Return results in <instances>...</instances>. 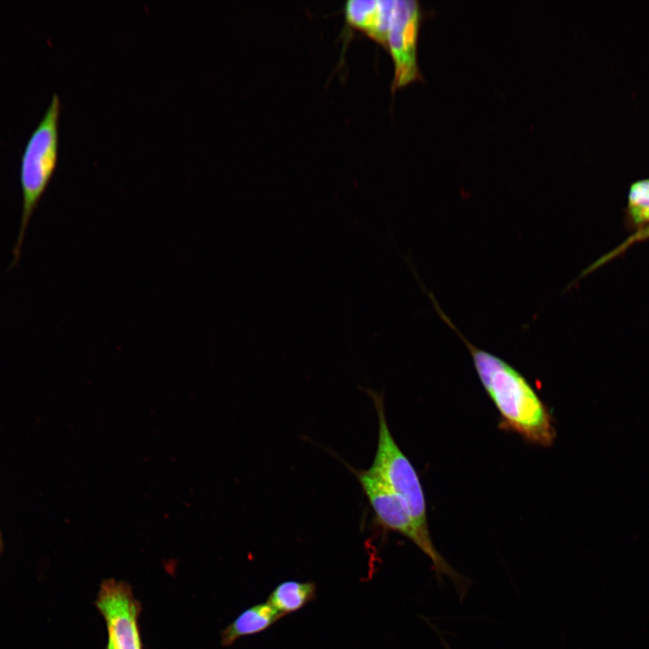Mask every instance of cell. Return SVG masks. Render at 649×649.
<instances>
[{"label": "cell", "instance_id": "3957f363", "mask_svg": "<svg viewBox=\"0 0 649 649\" xmlns=\"http://www.w3.org/2000/svg\"><path fill=\"white\" fill-rule=\"evenodd\" d=\"M358 479L376 519L385 528L412 541L432 562L439 581L448 578L460 598L467 594L470 580L453 569L434 545L430 533L422 531L414 520L407 503L377 474L369 470H352Z\"/></svg>", "mask_w": 649, "mask_h": 649}, {"label": "cell", "instance_id": "7a4b0ae2", "mask_svg": "<svg viewBox=\"0 0 649 649\" xmlns=\"http://www.w3.org/2000/svg\"><path fill=\"white\" fill-rule=\"evenodd\" d=\"M60 109L59 96L53 94L46 112L28 138L21 156L20 183L23 205L12 265H15L21 257L31 218L57 165Z\"/></svg>", "mask_w": 649, "mask_h": 649}, {"label": "cell", "instance_id": "30bf717a", "mask_svg": "<svg viewBox=\"0 0 649 649\" xmlns=\"http://www.w3.org/2000/svg\"><path fill=\"white\" fill-rule=\"evenodd\" d=\"M628 209L635 224L649 222V180H639L630 188Z\"/></svg>", "mask_w": 649, "mask_h": 649}, {"label": "cell", "instance_id": "5b68a950", "mask_svg": "<svg viewBox=\"0 0 649 649\" xmlns=\"http://www.w3.org/2000/svg\"><path fill=\"white\" fill-rule=\"evenodd\" d=\"M421 7L416 0H394L385 49L394 63L392 92L421 78L417 42Z\"/></svg>", "mask_w": 649, "mask_h": 649}, {"label": "cell", "instance_id": "ba28073f", "mask_svg": "<svg viewBox=\"0 0 649 649\" xmlns=\"http://www.w3.org/2000/svg\"><path fill=\"white\" fill-rule=\"evenodd\" d=\"M282 616L267 601L242 612L222 633V644L230 645L237 639L264 631Z\"/></svg>", "mask_w": 649, "mask_h": 649}, {"label": "cell", "instance_id": "277c9868", "mask_svg": "<svg viewBox=\"0 0 649 649\" xmlns=\"http://www.w3.org/2000/svg\"><path fill=\"white\" fill-rule=\"evenodd\" d=\"M367 392L373 400L379 425L377 449L369 469L407 503L419 528L429 533L425 497L418 474L392 436L383 397L372 390Z\"/></svg>", "mask_w": 649, "mask_h": 649}, {"label": "cell", "instance_id": "9c48e42d", "mask_svg": "<svg viewBox=\"0 0 649 649\" xmlns=\"http://www.w3.org/2000/svg\"><path fill=\"white\" fill-rule=\"evenodd\" d=\"M315 590L313 582L287 580L277 585L266 601L283 617L300 609L314 599Z\"/></svg>", "mask_w": 649, "mask_h": 649}, {"label": "cell", "instance_id": "52a82bcc", "mask_svg": "<svg viewBox=\"0 0 649 649\" xmlns=\"http://www.w3.org/2000/svg\"><path fill=\"white\" fill-rule=\"evenodd\" d=\"M393 5L394 0H349L343 6L345 21L385 47Z\"/></svg>", "mask_w": 649, "mask_h": 649}, {"label": "cell", "instance_id": "8992f818", "mask_svg": "<svg viewBox=\"0 0 649 649\" xmlns=\"http://www.w3.org/2000/svg\"><path fill=\"white\" fill-rule=\"evenodd\" d=\"M95 604L106 623L107 649H142L138 629L141 608L129 584L105 580Z\"/></svg>", "mask_w": 649, "mask_h": 649}, {"label": "cell", "instance_id": "6da1fadb", "mask_svg": "<svg viewBox=\"0 0 649 649\" xmlns=\"http://www.w3.org/2000/svg\"><path fill=\"white\" fill-rule=\"evenodd\" d=\"M431 300L443 320L468 348L480 380L500 416V427L526 441L549 447L556 438L553 418L535 389L514 367L501 358L476 347L443 312L432 294Z\"/></svg>", "mask_w": 649, "mask_h": 649}, {"label": "cell", "instance_id": "8fae6325", "mask_svg": "<svg viewBox=\"0 0 649 649\" xmlns=\"http://www.w3.org/2000/svg\"><path fill=\"white\" fill-rule=\"evenodd\" d=\"M2 550H3V542H2V536L0 534V553H1Z\"/></svg>", "mask_w": 649, "mask_h": 649}]
</instances>
